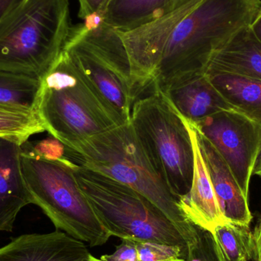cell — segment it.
Wrapping results in <instances>:
<instances>
[{
	"label": "cell",
	"instance_id": "6da1fadb",
	"mask_svg": "<svg viewBox=\"0 0 261 261\" xmlns=\"http://www.w3.org/2000/svg\"><path fill=\"white\" fill-rule=\"evenodd\" d=\"M261 0H191L132 30L122 39L138 94L172 76L205 72L213 54L249 27Z\"/></svg>",
	"mask_w": 261,
	"mask_h": 261
},
{
	"label": "cell",
	"instance_id": "83f0119b",
	"mask_svg": "<svg viewBox=\"0 0 261 261\" xmlns=\"http://www.w3.org/2000/svg\"><path fill=\"white\" fill-rule=\"evenodd\" d=\"M253 175H257L261 177V147L254 164Z\"/></svg>",
	"mask_w": 261,
	"mask_h": 261
},
{
	"label": "cell",
	"instance_id": "4fadbf2b",
	"mask_svg": "<svg viewBox=\"0 0 261 261\" xmlns=\"http://www.w3.org/2000/svg\"><path fill=\"white\" fill-rule=\"evenodd\" d=\"M186 122L193 142L194 170L190 192L179 199L178 205L189 222L199 229L211 234L216 227L226 222L221 213L216 193L198 144L196 130L191 123L187 120Z\"/></svg>",
	"mask_w": 261,
	"mask_h": 261
},
{
	"label": "cell",
	"instance_id": "7c38bea8",
	"mask_svg": "<svg viewBox=\"0 0 261 261\" xmlns=\"http://www.w3.org/2000/svg\"><path fill=\"white\" fill-rule=\"evenodd\" d=\"M84 242L61 231L18 236L0 248V261H89Z\"/></svg>",
	"mask_w": 261,
	"mask_h": 261
},
{
	"label": "cell",
	"instance_id": "d6986e66",
	"mask_svg": "<svg viewBox=\"0 0 261 261\" xmlns=\"http://www.w3.org/2000/svg\"><path fill=\"white\" fill-rule=\"evenodd\" d=\"M44 132L35 111L0 106V139L21 146L32 135Z\"/></svg>",
	"mask_w": 261,
	"mask_h": 261
},
{
	"label": "cell",
	"instance_id": "5b68a950",
	"mask_svg": "<svg viewBox=\"0 0 261 261\" xmlns=\"http://www.w3.org/2000/svg\"><path fill=\"white\" fill-rule=\"evenodd\" d=\"M35 113L64 146L123 125L64 50L40 81Z\"/></svg>",
	"mask_w": 261,
	"mask_h": 261
},
{
	"label": "cell",
	"instance_id": "8992f818",
	"mask_svg": "<svg viewBox=\"0 0 261 261\" xmlns=\"http://www.w3.org/2000/svg\"><path fill=\"white\" fill-rule=\"evenodd\" d=\"M74 174L99 222L112 236L135 242L188 247L173 222L145 196L97 172L74 164Z\"/></svg>",
	"mask_w": 261,
	"mask_h": 261
},
{
	"label": "cell",
	"instance_id": "e0dca14e",
	"mask_svg": "<svg viewBox=\"0 0 261 261\" xmlns=\"http://www.w3.org/2000/svg\"><path fill=\"white\" fill-rule=\"evenodd\" d=\"M191 0H113L104 22L116 30H132L160 18Z\"/></svg>",
	"mask_w": 261,
	"mask_h": 261
},
{
	"label": "cell",
	"instance_id": "7a4b0ae2",
	"mask_svg": "<svg viewBox=\"0 0 261 261\" xmlns=\"http://www.w3.org/2000/svg\"><path fill=\"white\" fill-rule=\"evenodd\" d=\"M64 155L77 165L112 178L145 196L173 222L188 247L189 261L203 247L200 230L181 213L152 164L130 122L64 146Z\"/></svg>",
	"mask_w": 261,
	"mask_h": 261
},
{
	"label": "cell",
	"instance_id": "4dcf8cb0",
	"mask_svg": "<svg viewBox=\"0 0 261 261\" xmlns=\"http://www.w3.org/2000/svg\"></svg>",
	"mask_w": 261,
	"mask_h": 261
},
{
	"label": "cell",
	"instance_id": "8fae6325",
	"mask_svg": "<svg viewBox=\"0 0 261 261\" xmlns=\"http://www.w3.org/2000/svg\"><path fill=\"white\" fill-rule=\"evenodd\" d=\"M196 132L198 144L224 219L234 225L250 227L253 216L248 196L242 191L228 164L214 146L203 135L196 130Z\"/></svg>",
	"mask_w": 261,
	"mask_h": 261
},
{
	"label": "cell",
	"instance_id": "277c9868",
	"mask_svg": "<svg viewBox=\"0 0 261 261\" xmlns=\"http://www.w3.org/2000/svg\"><path fill=\"white\" fill-rule=\"evenodd\" d=\"M71 28L69 0H24L0 23V70L41 81Z\"/></svg>",
	"mask_w": 261,
	"mask_h": 261
},
{
	"label": "cell",
	"instance_id": "44dd1931",
	"mask_svg": "<svg viewBox=\"0 0 261 261\" xmlns=\"http://www.w3.org/2000/svg\"><path fill=\"white\" fill-rule=\"evenodd\" d=\"M135 243L139 261H167L178 258L188 260L187 251L181 247L150 242Z\"/></svg>",
	"mask_w": 261,
	"mask_h": 261
},
{
	"label": "cell",
	"instance_id": "484cf974",
	"mask_svg": "<svg viewBox=\"0 0 261 261\" xmlns=\"http://www.w3.org/2000/svg\"><path fill=\"white\" fill-rule=\"evenodd\" d=\"M254 239V261H261V219L253 233Z\"/></svg>",
	"mask_w": 261,
	"mask_h": 261
},
{
	"label": "cell",
	"instance_id": "5bb4252c",
	"mask_svg": "<svg viewBox=\"0 0 261 261\" xmlns=\"http://www.w3.org/2000/svg\"><path fill=\"white\" fill-rule=\"evenodd\" d=\"M21 146L0 139V232H12L21 208L31 204L20 163Z\"/></svg>",
	"mask_w": 261,
	"mask_h": 261
},
{
	"label": "cell",
	"instance_id": "9c48e42d",
	"mask_svg": "<svg viewBox=\"0 0 261 261\" xmlns=\"http://www.w3.org/2000/svg\"><path fill=\"white\" fill-rule=\"evenodd\" d=\"M191 124L220 153L248 197L261 147V125L234 110L219 112Z\"/></svg>",
	"mask_w": 261,
	"mask_h": 261
},
{
	"label": "cell",
	"instance_id": "52a82bcc",
	"mask_svg": "<svg viewBox=\"0 0 261 261\" xmlns=\"http://www.w3.org/2000/svg\"><path fill=\"white\" fill-rule=\"evenodd\" d=\"M134 102L130 122L152 164L178 201L193 182L194 151L188 125L162 92L153 87Z\"/></svg>",
	"mask_w": 261,
	"mask_h": 261
},
{
	"label": "cell",
	"instance_id": "603a6c76",
	"mask_svg": "<svg viewBox=\"0 0 261 261\" xmlns=\"http://www.w3.org/2000/svg\"><path fill=\"white\" fill-rule=\"evenodd\" d=\"M80 4L79 17L84 19L93 13L102 14L105 16L113 0H78Z\"/></svg>",
	"mask_w": 261,
	"mask_h": 261
},
{
	"label": "cell",
	"instance_id": "4316f807",
	"mask_svg": "<svg viewBox=\"0 0 261 261\" xmlns=\"http://www.w3.org/2000/svg\"><path fill=\"white\" fill-rule=\"evenodd\" d=\"M249 27L254 36L261 43V9Z\"/></svg>",
	"mask_w": 261,
	"mask_h": 261
},
{
	"label": "cell",
	"instance_id": "2e32d148",
	"mask_svg": "<svg viewBox=\"0 0 261 261\" xmlns=\"http://www.w3.org/2000/svg\"><path fill=\"white\" fill-rule=\"evenodd\" d=\"M205 73L233 110L261 125V81L211 67Z\"/></svg>",
	"mask_w": 261,
	"mask_h": 261
},
{
	"label": "cell",
	"instance_id": "f1b7e54d",
	"mask_svg": "<svg viewBox=\"0 0 261 261\" xmlns=\"http://www.w3.org/2000/svg\"><path fill=\"white\" fill-rule=\"evenodd\" d=\"M167 261H188V260H187V259L178 258V259H174V260H167Z\"/></svg>",
	"mask_w": 261,
	"mask_h": 261
},
{
	"label": "cell",
	"instance_id": "7402d4cb",
	"mask_svg": "<svg viewBox=\"0 0 261 261\" xmlns=\"http://www.w3.org/2000/svg\"><path fill=\"white\" fill-rule=\"evenodd\" d=\"M98 261H139L136 243L130 240H122V243L116 246V251L111 254H105Z\"/></svg>",
	"mask_w": 261,
	"mask_h": 261
},
{
	"label": "cell",
	"instance_id": "f546056e",
	"mask_svg": "<svg viewBox=\"0 0 261 261\" xmlns=\"http://www.w3.org/2000/svg\"><path fill=\"white\" fill-rule=\"evenodd\" d=\"M89 261H98L97 258L96 257H93V255H91V257H90V260Z\"/></svg>",
	"mask_w": 261,
	"mask_h": 261
},
{
	"label": "cell",
	"instance_id": "d4e9b609",
	"mask_svg": "<svg viewBox=\"0 0 261 261\" xmlns=\"http://www.w3.org/2000/svg\"><path fill=\"white\" fill-rule=\"evenodd\" d=\"M24 0H0V23Z\"/></svg>",
	"mask_w": 261,
	"mask_h": 261
},
{
	"label": "cell",
	"instance_id": "9a60e30c",
	"mask_svg": "<svg viewBox=\"0 0 261 261\" xmlns=\"http://www.w3.org/2000/svg\"><path fill=\"white\" fill-rule=\"evenodd\" d=\"M206 67L261 81V43L245 28L213 54Z\"/></svg>",
	"mask_w": 261,
	"mask_h": 261
},
{
	"label": "cell",
	"instance_id": "3957f363",
	"mask_svg": "<svg viewBox=\"0 0 261 261\" xmlns=\"http://www.w3.org/2000/svg\"><path fill=\"white\" fill-rule=\"evenodd\" d=\"M20 163L31 204L50 219L57 231L84 242L102 246L112 237L93 212L78 185L74 163L66 158L64 145L50 141L21 146Z\"/></svg>",
	"mask_w": 261,
	"mask_h": 261
},
{
	"label": "cell",
	"instance_id": "ac0fdd59",
	"mask_svg": "<svg viewBox=\"0 0 261 261\" xmlns=\"http://www.w3.org/2000/svg\"><path fill=\"white\" fill-rule=\"evenodd\" d=\"M218 261H251L254 259V239L250 227L225 222L211 233Z\"/></svg>",
	"mask_w": 261,
	"mask_h": 261
},
{
	"label": "cell",
	"instance_id": "ffe728a7",
	"mask_svg": "<svg viewBox=\"0 0 261 261\" xmlns=\"http://www.w3.org/2000/svg\"><path fill=\"white\" fill-rule=\"evenodd\" d=\"M40 81L0 70V106L35 111Z\"/></svg>",
	"mask_w": 261,
	"mask_h": 261
},
{
	"label": "cell",
	"instance_id": "30bf717a",
	"mask_svg": "<svg viewBox=\"0 0 261 261\" xmlns=\"http://www.w3.org/2000/svg\"><path fill=\"white\" fill-rule=\"evenodd\" d=\"M151 87L161 90L179 115L191 123L233 110L203 71L180 73Z\"/></svg>",
	"mask_w": 261,
	"mask_h": 261
},
{
	"label": "cell",
	"instance_id": "cb8c5ba5",
	"mask_svg": "<svg viewBox=\"0 0 261 261\" xmlns=\"http://www.w3.org/2000/svg\"><path fill=\"white\" fill-rule=\"evenodd\" d=\"M104 19H105V16L102 15V14H90L84 18V23L83 26H84L85 30H94V29L99 28L104 22Z\"/></svg>",
	"mask_w": 261,
	"mask_h": 261
},
{
	"label": "cell",
	"instance_id": "ba28073f",
	"mask_svg": "<svg viewBox=\"0 0 261 261\" xmlns=\"http://www.w3.org/2000/svg\"><path fill=\"white\" fill-rule=\"evenodd\" d=\"M64 51L121 122H130L138 95L128 53L116 29L105 22L92 31L82 24L72 27Z\"/></svg>",
	"mask_w": 261,
	"mask_h": 261
}]
</instances>
